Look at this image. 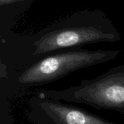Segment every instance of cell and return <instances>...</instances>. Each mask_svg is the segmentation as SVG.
<instances>
[{
    "instance_id": "1",
    "label": "cell",
    "mask_w": 124,
    "mask_h": 124,
    "mask_svg": "<svg viewBox=\"0 0 124 124\" xmlns=\"http://www.w3.org/2000/svg\"><path fill=\"white\" fill-rule=\"evenodd\" d=\"M120 52V50H76L50 55L0 78V92L12 100L31 88L48 84L80 69L112 60Z\"/></svg>"
},
{
    "instance_id": "2",
    "label": "cell",
    "mask_w": 124,
    "mask_h": 124,
    "mask_svg": "<svg viewBox=\"0 0 124 124\" xmlns=\"http://www.w3.org/2000/svg\"><path fill=\"white\" fill-rule=\"evenodd\" d=\"M38 92L51 100L124 114V65L114 67L94 78L84 79L67 89Z\"/></svg>"
},
{
    "instance_id": "3",
    "label": "cell",
    "mask_w": 124,
    "mask_h": 124,
    "mask_svg": "<svg viewBox=\"0 0 124 124\" xmlns=\"http://www.w3.org/2000/svg\"><path fill=\"white\" fill-rule=\"evenodd\" d=\"M27 118L32 124H117L39 92L29 100Z\"/></svg>"
},
{
    "instance_id": "4",
    "label": "cell",
    "mask_w": 124,
    "mask_h": 124,
    "mask_svg": "<svg viewBox=\"0 0 124 124\" xmlns=\"http://www.w3.org/2000/svg\"><path fill=\"white\" fill-rule=\"evenodd\" d=\"M118 35L94 26H84L52 31L33 43V56L89 43L116 41Z\"/></svg>"
},
{
    "instance_id": "5",
    "label": "cell",
    "mask_w": 124,
    "mask_h": 124,
    "mask_svg": "<svg viewBox=\"0 0 124 124\" xmlns=\"http://www.w3.org/2000/svg\"><path fill=\"white\" fill-rule=\"evenodd\" d=\"M10 99L0 92V124H12Z\"/></svg>"
},
{
    "instance_id": "6",
    "label": "cell",
    "mask_w": 124,
    "mask_h": 124,
    "mask_svg": "<svg viewBox=\"0 0 124 124\" xmlns=\"http://www.w3.org/2000/svg\"><path fill=\"white\" fill-rule=\"evenodd\" d=\"M17 1H20V0H0V4L2 5H6V4H9L10 3H13Z\"/></svg>"
}]
</instances>
